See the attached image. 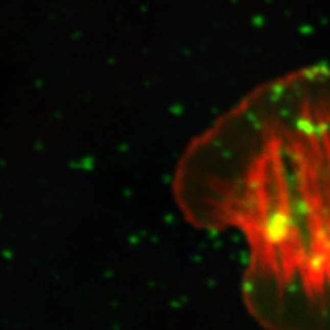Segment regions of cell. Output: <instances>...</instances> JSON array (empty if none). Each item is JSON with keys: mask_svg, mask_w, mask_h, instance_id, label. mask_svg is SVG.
<instances>
[{"mask_svg": "<svg viewBox=\"0 0 330 330\" xmlns=\"http://www.w3.org/2000/svg\"><path fill=\"white\" fill-rule=\"evenodd\" d=\"M173 193L245 242L242 295L265 330H330V67L248 95L183 153Z\"/></svg>", "mask_w": 330, "mask_h": 330, "instance_id": "obj_1", "label": "cell"}]
</instances>
